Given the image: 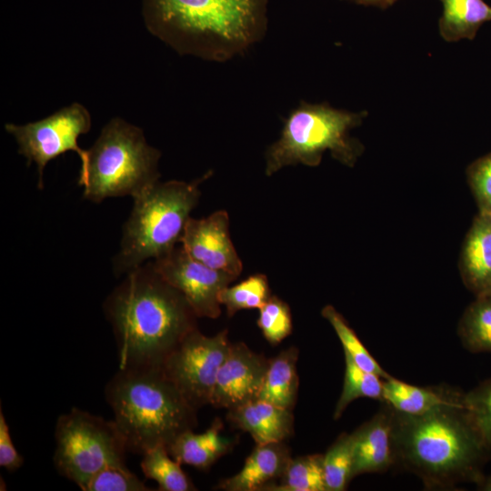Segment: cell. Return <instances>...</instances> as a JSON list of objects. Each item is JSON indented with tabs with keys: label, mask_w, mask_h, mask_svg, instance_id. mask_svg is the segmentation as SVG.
I'll return each instance as SVG.
<instances>
[{
	"label": "cell",
	"mask_w": 491,
	"mask_h": 491,
	"mask_svg": "<svg viewBox=\"0 0 491 491\" xmlns=\"http://www.w3.org/2000/svg\"><path fill=\"white\" fill-rule=\"evenodd\" d=\"M104 308L115 334L119 368L161 369L197 328V316L185 297L157 273L152 261L127 273Z\"/></svg>",
	"instance_id": "cell-1"
},
{
	"label": "cell",
	"mask_w": 491,
	"mask_h": 491,
	"mask_svg": "<svg viewBox=\"0 0 491 491\" xmlns=\"http://www.w3.org/2000/svg\"><path fill=\"white\" fill-rule=\"evenodd\" d=\"M395 464L417 476L428 489L477 484L489 447L465 405H448L422 415L393 409Z\"/></svg>",
	"instance_id": "cell-2"
},
{
	"label": "cell",
	"mask_w": 491,
	"mask_h": 491,
	"mask_svg": "<svg viewBox=\"0 0 491 491\" xmlns=\"http://www.w3.org/2000/svg\"><path fill=\"white\" fill-rule=\"evenodd\" d=\"M267 0H144L149 32L179 55L225 62L258 43Z\"/></svg>",
	"instance_id": "cell-3"
},
{
	"label": "cell",
	"mask_w": 491,
	"mask_h": 491,
	"mask_svg": "<svg viewBox=\"0 0 491 491\" xmlns=\"http://www.w3.org/2000/svg\"><path fill=\"white\" fill-rule=\"evenodd\" d=\"M105 400L128 451L168 446L197 425L191 406L161 369L119 368L105 388Z\"/></svg>",
	"instance_id": "cell-4"
},
{
	"label": "cell",
	"mask_w": 491,
	"mask_h": 491,
	"mask_svg": "<svg viewBox=\"0 0 491 491\" xmlns=\"http://www.w3.org/2000/svg\"><path fill=\"white\" fill-rule=\"evenodd\" d=\"M212 171L190 182H157L135 196L123 228L120 250L114 260L116 275L127 274L148 260L158 259L180 243L190 214L196 206L200 184Z\"/></svg>",
	"instance_id": "cell-5"
},
{
	"label": "cell",
	"mask_w": 491,
	"mask_h": 491,
	"mask_svg": "<svg viewBox=\"0 0 491 491\" xmlns=\"http://www.w3.org/2000/svg\"><path fill=\"white\" fill-rule=\"evenodd\" d=\"M161 153L147 144L143 130L120 117L111 119L88 150L83 196L94 203L108 197L133 198L159 180Z\"/></svg>",
	"instance_id": "cell-6"
},
{
	"label": "cell",
	"mask_w": 491,
	"mask_h": 491,
	"mask_svg": "<svg viewBox=\"0 0 491 491\" xmlns=\"http://www.w3.org/2000/svg\"><path fill=\"white\" fill-rule=\"evenodd\" d=\"M366 115L301 101L285 120L279 139L266 151V175L270 176L298 164L317 166L326 150L343 165L353 166L363 146L350 137L349 131L360 125Z\"/></svg>",
	"instance_id": "cell-7"
},
{
	"label": "cell",
	"mask_w": 491,
	"mask_h": 491,
	"mask_svg": "<svg viewBox=\"0 0 491 491\" xmlns=\"http://www.w3.org/2000/svg\"><path fill=\"white\" fill-rule=\"evenodd\" d=\"M55 439V468L83 491L103 468L125 465L128 449L114 420L74 407L58 417Z\"/></svg>",
	"instance_id": "cell-8"
},
{
	"label": "cell",
	"mask_w": 491,
	"mask_h": 491,
	"mask_svg": "<svg viewBox=\"0 0 491 491\" xmlns=\"http://www.w3.org/2000/svg\"><path fill=\"white\" fill-rule=\"evenodd\" d=\"M92 125L89 111L79 103L65 106L41 120L15 125H5L18 145V153L27 159V165L35 163L38 171V187L43 188V173L46 164L60 155L73 151L80 158V185L87 172L88 150L78 145V137L86 134Z\"/></svg>",
	"instance_id": "cell-9"
},
{
	"label": "cell",
	"mask_w": 491,
	"mask_h": 491,
	"mask_svg": "<svg viewBox=\"0 0 491 491\" xmlns=\"http://www.w3.org/2000/svg\"><path fill=\"white\" fill-rule=\"evenodd\" d=\"M230 346L226 329L206 336L195 328L167 356L161 370L198 409L210 404L218 371Z\"/></svg>",
	"instance_id": "cell-10"
},
{
	"label": "cell",
	"mask_w": 491,
	"mask_h": 491,
	"mask_svg": "<svg viewBox=\"0 0 491 491\" xmlns=\"http://www.w3.org/2000/svg\"><path fill=\"white\" fill-rule=\"evenodd\" d=\"M152 262L157 273L182 293L197 317L217 318L219 294L237 278L196 261L182 246Z\"/></svg>",
	"instance_id": "cell-11"
},
{
	"label": "cell",
	"mask_w": 491,
	"mask_h": 491,
	"mask_svg": "<svg viewBox=\"0 0 491 491\" xmlns=\"http://www.w3.org/2000/svg\"><path fill=\"white\" fill-rule=\"evenodd\" d=\"M270 359L246 344H231L218 371L210 404L233 409L257 399Z\"/></svg>",
	"instance_id": "cell-12"
},
{
	"label": "cell",
	"mask_w": 491,
	"mask_h": 491,
	"mask_svg": "<svg viewBox=\"0 0 491 491\" xmlns=\"http://www.w3.org/2000/svg\"><path fill=\"white\" fill-rule=\"evenodd\" d=\"M180 243L196 261L238 277L243 264L229 233V215L218 210L206 217H190Z\"/></svg>",
	"instance_id": "cell-13"
},
{
	"label": "cell",
	"mask_w": 491,
	"mask_h": 491,
	"mask_svg": "<svg viewBox=\"0 0 491 491\" xmlns=\"http://www.w3.org/2000/svg\"><path fill=\"white\" fill-rule=\"evenodd\" d=\"M386 405V408L352 433V478L366 473H382L395 465L391 437L393 408Z\"/></svg>",
	"instance_id": "cell-14"
},
{
	"label": "cell",
	"mask_w": 491,
	"mask_h": 491,
	"mask_svg": "<svg viewBox=\"0 0 491 491\" xmlns=\"http://www.w3.org/2000/svg\"><path fill=\"white\" fill-rule=\"evenodd\" d=\"M226 418L257 445L283 442L294 431L292 410L260 399L229 409Z\"/></svg>",
	"instance_id": "cell-15"
},
{
	"label": "cell",
	"mask_w": 491,
	"mask_h": 491,
	"mask_svg": "<svg viewBox=\"0 0 491 491\" xmlns=\"http://www.w3.org/2000/svg\"><path fill=\"white\" fill-rule=\"evenodd\" d=\"M290 459V450L284 441L256 444L242 469L217 487L226 491L265 490L282 476Z\"/></svg>",
	"instance_id": "cell-16"
},
{
	"label": "cell",
	"mask_w": 491,
	"mask_h": 491,
	"mask_svg": "<svg viewBox=\"0 0 491 491\" xmlns=\"http://www.w3.org/2000/svg\"><path fill=\"white\" fill-rule=\"evenodd\" d=\"M459 269L476 296L491 292V215L478 214L474 219L462 246Z\"/></svg>",
	"instance_id": "cell-17"
},
{
	"label": "cell",
	"mask_w": 491,
	"mask_h": 491,
	"mask_svg": "<svg viewBox=\"0 0 491 491\" xmlns=\"http://www.w3.org/2000/svg\"><path fill=\"white\" fill-rule=\"evenodd\" d=\"M383 401L394 410L422 415L448 405H464V394L443 387L414 386L395 377L383 381Z\"/></svg>",
	"instance_id": "cell-18"
},
{
	"label": "cell",
	"mask_w": 491,
	"mask_h": 491,
	"mask_svg": "<svg viewBox=\"0 0 491 491\" xmlns=\"http://www.w3.org/2000/svg\"><path fill=\"white\" fill-rule=\"evenodd\" d=\"M222 421L215 418L203 433L193 429L180 434L166 448L170 456L180 464H186L198 469H207L219 457L231 449L234 442L222 435Z\"/></svg>",
	"instance_id": "cell-19"
},
{
	"label": "cell",
	"mask_w": 491,
	"mask_h": 491,
	"mask_svg": "<svg viewBox=\"0 0 491 491\" xmlns=\"http://www.w3.org/2000/svg\"><path fill=\"white\" fill-rule=\"evenodd\" d=\"M298 350L287 348L269 360L257 399L292 410L297 397L299 379L296 370Z\"/></svg>",
	"instance_id": "cell-20"
},
{
	"label": "cell",
	"mask_w": 491,
	"mask_h": 491,
	"mask_svg": "<svg viewBox=\"0 0 491 491\" xmlns=\"http://www.w3.org/2000/svg\"><path fill=\"white\" fill-rule=\"evenodd\" d=\"M442 37L448 42L473 39L480 26L491 21V6L484 0H440Z\"/></svg>",
	"instance_id": "cell-21"
},
{
	"label": "cell",
	"mask_w": 491,
	"mask_h": 491,
	"mask_svg": "<svg viewBox=\"0 0 491 491\" xmlns=\"http://www.w3.org/2000/svg\"><path fill=\"white\" fill-rule=\"evenodd\" d=\"M458 335L464 346L473 353H491V292L476 296L466 309Z\"/></svg>",
	"instance_id": "cell-22"
},
{
	"label": "cell",
	"mask_w": 491,
	"mask_h": 491,
	"mask_svg": "<svg viewBox=\"0 0 491 491\" xmlns=\"http://www.w3.org/2000/svg\"><path fill=\"white\" fill-rule=\"evenodd\" d=\"M141 469L145 476L158 484L161 491H190L196 488L173 458L166 446H157L143 454Z\"/></svg>",
	"instance_id": "cell-23"
},
{
	"label": "cell",
	"mask_w": 491,
	"mask_h": 491,
	"mask_svg": "<svg viewBox=\"0 0 491 491\" xmlns=\"http://www.w3.org/2000/svg\"><path fill=\"white\" fill-rule=\"evenodd\" d=\"M278 483L265 490L272 491H326L323 455H307L289 460Z\"/></svg>",
	"instance_id": "cell-24"
},
{
	"label": "cell",
	"mask_w": 491,
	"mask_h": 491,
	"mask_svg": "<svg viewBox=\"0 0 491 491\" xmlns=\"http://www.w3.org/2000/svg\"><path fill=\"white\" fill-rule=\"evenodd\" d=\"M346 370L344 386L336 403L334 418L338 419L347 406L360 397L383 401V381L380 376L360 368L345 354Z\"/></svg>",
	"instance_id": "cell-25"
},
{
	"label": "cell",
	"mask_w": 491,
	"mask_h": 491,
	"mask_svg": "<svg viewBox=\"0 0 491 491\" xmlns=\"http://www.w3.org/2000/svg\"><path fill=\"white\" fill-rule=\"evenodd\" d=\"M354 459L353 434H342L323 455L326 491H343L352 479Z\"/></svg>",
	"instance_id": "cell-26"
},
{
	"label": "cell",
	"mask_w": 491,
	"mask_h": 491,
	"mask_svg": "<svg viewBox=\"0 0 491 491\" xmlns=\"http://www.w3.org/2000/svg\"><path fill=\"white\" fill-rule=\"evenodd\" d=\"M321 314L334 328L344 347L345 354L347 355L356 365L366 371L380 376L384 379L391 376L380 366L378 362L373 357L361 340L357 337L355 331L348 326L343 316L339 314L334 306L330 305L326 306L322 309Z\"/></svg>",
	"instance_id": "cell-27"
},
{
	"label": "cell",
	"mask_w": 491,
	"mask_h": 491,
	"mask_svg": "<svg viewBox=\"0 0 491 491\" xmlns=\"http://www.w3.org/2000/svg\"><path fill=\"white\" fill-rule=\"evenodd\" d=\"M267 277L263 274L250 276L219 294V302L225 306L228 316L243 309L260 308L270 297Z\"/></svg>",
	"instance_id": "cell-28"
},
{
	"label": "cell",
	"mask_w": 491,
	"mask_h": 491,
	"mask_svg": "<svg viewBox=\"0 0 491 491\" xmlns=\"http://www.w3.org/2000/svg\"><path fill=\"white\" fill-rule=\"evenodd\" d=\"M257 326L270 344H279L292 331L289 306L276 296H271L259 308Z\"/></svg>",
	"instance_id": "cell-29"
},
{
	"label": "cell",
	"mask_w": 491,
	"mask_h": 491,
	"mask_svg": "<svg viewBox=\"0 0 491 491\" xmlns=\"http://www.w3.org/2000/svg\"><path fill=\"white\" fill-rule=\"evenodd\" d=\"M152 490L126 466H109L97 472L84 491H149Z\"/></svg>",
	"instance_id": "cell-30"
},
{
	"label": "cell",
	"mask_w": 491,
	"mask_h": 491,
	"mask_svg": "<svg viewBox=\"0 0 491 491\" xmlns=\"http://www.w3.org/2000/svg\"><path fill=\"white\" fill-rule=\"evenodd\" d=\"M464 405L491 450V378L464 394Z\"/></svg>",
	"instance_id": "cell-31"
},
{
	"label": "cell",
	"mask_w": 491,
	"mask_h": 491,
	"mask_svg": "<svg viewBox=\"0 0 491 491\" xmlns=\"http://www.w3.org/2000/svg\"><path fill=\"white\" fill-rule=\"evenodd\" d=\"M467 179L479 214L491 215V153L477 159L468 167Z\"/></svg>",
	"instance_id": "cell-32"
},
{
	"label": "cell",
	"mask_w": 491,
	"mask_h": 491,
	"mask_svg": "<svg viewBox=\"0 0 491 491\" xmlns=\"http://www.w3.org/2000/svg\"><path fill=\"white\" fill-rule=\"evenodd\" d=\"M24 463L23 456L14 446L5 416L0 408V466L9 472L17 470Z\"/></svg>",
	"instance_id": "cell-33"
},
{
	"label": "cell",
	"mask_w": 491,
	"mask_h": 491,
	"mask_svg": "<svg viewBox=\"0 0 491 491\" xmlns=\"http://www.w3.org/2000/svg\"><path fill=\"white\" fill-rule=\"evenodd\" d=\"M352 1L356 2L358 4H362V5H376L382 8H385L395 2V0H352Z\"/></svg>",
	"instance_id": "cell-34"
},
{
	"label": "cell",
	"mask_w": 491,
	"mask_h": 491,
	"mask_svg": "<svg viewBox=\"0 0 491 491\" xmlns=\"http://www.w3.org/2000/svg\"><path fill=\"white\" fill-rule=\"evenodd\" d=\"M476 485L480 490L491 491V475L488 476H483V478Z\"/></svg>",
	"instance_id": "cell-35"
},
{
	"label": "cell",
	"mask_w": 491,
	"mask_h": 491,
	"mask_svg": "<svg viewBox=\"0 0 491 491\" xmlns=\"http://www.w3.org/2000/svg\"><path fill=\"white\" fill-rule=\"evenodd\" d=\"M396 1V0H395Z\"/></svg>",
	"instance_id": "cell-36"
}]
</instances>
